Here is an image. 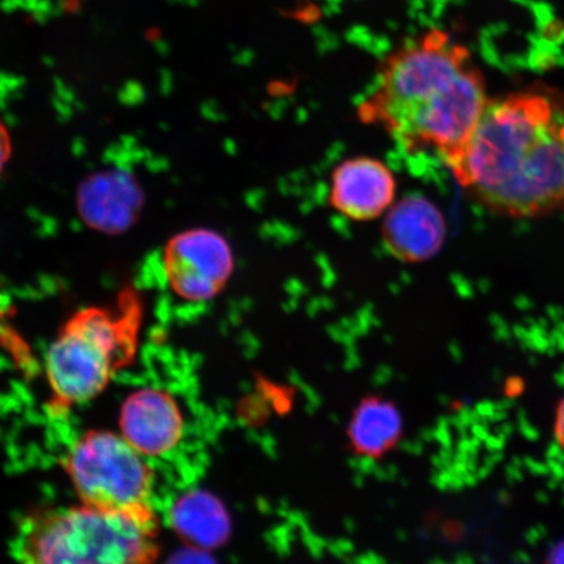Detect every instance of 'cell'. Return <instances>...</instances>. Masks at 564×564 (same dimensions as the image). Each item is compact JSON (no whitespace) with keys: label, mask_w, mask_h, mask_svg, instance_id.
Listing matches in <instances>:
<instances>
[{"label":"cell","mask_w":564,"mask_h":564,"mask_svg":"<svg viewBox=\"0 0 564 564\" xmlns=\"http://www.w3.org/2000/svg\"><path fill=\"white\" fill-rule=\"evenodd\" d=\"M489 98L467 47L429 30L388 53L376 88L359 104V121L377 126L408 153L447 162L462 150Z\"/></svg>","instance_id":"cell-1"},{"label":"cell","mask_w":564,"mask_h":564,"mask_svg":"<svg viewBox=\"0 0 564 564\" xmlns=\"http://www.w3.org/2000/svg\"><path fill=\"white\" fill-rule=\"evenodd\" d=\"M446 165L496 214L535 218L564 209V104L534 90L489 100Z\"/></svg>","instance_id":"cell-2"},{"label":"cell","mask_w":564,"mask_h":564,"mask_svg":"<svg viewBox=\"0 0 564 564\" xmlns=\"http://www.w3.org/2000/svg\"><path fill=\"white\" fill-rule=\"evenodd\" d=\"M156 512H121L83 503L52 507L20 521L12 552L19 564H156Z\"/></svg>","instance_id":"cell-3"},{"label":"cell","mask_w":564,"mask_h":564,"mask_svg":"<svg viewBox=\"0 0 564 564\" xmlns=\"http://www.w3.org/2000/svg\"><path fill=\"white\" fill-rule=\"evenodd\" d=\"M143 306L127 291L112 307H86L63 324L45 356L53 413L100 397L137 357Z\"/></svg>","instance_id":"cell-4"},{"label":"cell","mask_w":564,"mask_h":564,"mask_svg":"<svg viewBox=\"0 0 564 564\" xmlns=\"http://www.w3.org/2000/svg\"><path fill=\"white\" fill-rule=\"evenodd\" d=\"M63 469L79 503L104 511L153 510L151 465L119 433H83L63 457Z\"/></svg>","instance_id":"cell-5"},{"label":"cell","mask_w":564,"mask_h":564,"mask_svg":"<svg viewBox=\"0 0 564 564\" xmlns=\"http://www.w3.org/2000/svg\"><path fill=\"white\" fill-rule=\"evenodd\" d=\"M164 268L169 286L182 300H214L228 285L235 258L220 232L192 229L178 232L167 242Z\"/></svg>","instance_id":"cell-6"},{"label":"cell","mask_w":564,"mask_h":564,"mask_svg":"<svg viewBox=\"0 0 564 564\" xmlns=\"http://www.w3.org/2000/svg\"><path fill=\"white\" fill-rule=\"evenodd\" d=\"M183 433L185 420L178 401L162 388L132 392L119 412V434L147 458L172 453Z\"/></svg>","instance_id":"cell-7"},{"label":"cell","mask_w":564,"mask_h":564,"mask_svg":"<svg viewBox=\"0 0 564 564\" xmlns=\"http://www.w3.org/2000/svg\"><path fill=\"white\" fill-rule=\"evenodd\" d=\"M398 183L384 162L352 158L330 175L329 206L352 221H371L393 206Z\"/></svg>","instance_id":"cell-8"},{"label":"cell","mask_w":564,"mask_h":564,"mask_svg":"<svg viewBox=\"0 0 564 564\" xmlns=\"http://www.w3.org/2000/svg\"><path fill=\"white\" fill-rule=\"evenodd\" d=\"M382 237L387 251L400 262L422 263L442 250L446 223L433 202L411 195L388 209Z\"/></svg>","instance_id":"cell-9"},{"label":"cell","mask_w":564,"mask_h":564,"mask_svg":"<svg viewBox=\"0 0 564 564\" xmlns=\"http://www.w3.org/2000/svg\"><path fill=\"white\" fill-rule=\"evenodd\" d=\"M144 195L129 173L106 171L84 181L77 194V208L91 229L117 235L135 224Z\"/></svg>","instance_id":"cell-10"},{"label":"cell","mask_w":564,"mask_h":564,"mask_svg":"<svg viewBox=\"0 0 564 564\" xmlns=\"http://www.w3.org/2000/svg\"><path fill=\"white\" fill-rule=\"evenodd\" d=\"M347 434L356 455L380 458L398 446L403 434V419L392 401L366 398L352 413Z\"/></svg>","instance_id":"cell-11"},{"label":"cell","mask_w":564,"mask_h":564,"mask_svg":"<svg viewBox=\"0 0 564 564\" xmlns=\"http://www.w3.org/2000/svg\"><path fill=\"white\" fill-rule=\"evenodd\" d=\"M10 316V303L0 294V343H4L10 349H15L12 345L17 335H11L9 326H7V317Z\"/></svg>","instance_id":"cell-12"},{"label":"cell","mask_w":564,"mask_h":564,"mask_svg":"<svg viewBox=\"0 0 564 564\" xmlns=\"http://www.w3.org/2000/svg\"><path fill=\"white\" fill-rule=\"evenodd\" d=\"M12 153V141L10 131L7 130L6 124L0 121V173L3 172V169L11 159Z\"/></svg>","instance_id":"cell-13"},{"label":"cell","mask_w":564,"mask_h":564,"mask_svg":"<svg viewBox=\"0 0 564 564\" xmlns=\"http://www.w3.org/2000/svg\"><path fill=\"white\" fill-rule=\"evenodd\" d=\"M555 436L556 441H558L561 446L564 448V399L558 406V412H556Z\"/></svg>","instance_id":"cell-14"},{"label":"cell","mask_w":564,"mask_h":564,"mask_svg":"<svg viewBox=\"0 0 564 564\" xmlns=\"http://www.w3.org/2000/svg\"><path fill=\"white\" fill-rule=\"evenodd\" d=\"M547 564H564V541L555 545L549 554Z\"/></svg>","instance_id":"cell-15"}]
</instances>
